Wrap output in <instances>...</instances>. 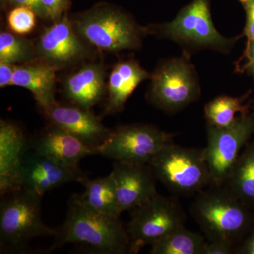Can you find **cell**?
<instances>
[{
	"mask_svg": "<svg viewBox=\"0 0 254 254\" xmlns=\"http://www.w3.org/2000/svg\"><path fill=\"white\" fill-rule=\"evenodd\" d=\"M119 218L87 208L73 195L66 220L57 230L55 247L72 244L87 253H128L129 237Z\"/></svg>",
	"mask_w": 254,
	"mask_h": 254,
	"instance_id": "6da1fadb",
	"label": "cell"
},
{
	"mask_svg": "<svg viewBox=\"0 0 254 254\" xmlns=\"http://www.w3.org/2000/svg\"><path fill=\"white\" fill-rule=\"evenodd\" d=\"M1 197L0 245L4 251L21 253L28 242L39 237L55 236L58 230L47 226L41 215L43 197L20 189Z\"/></svg>",
	"mask_w": 254,
	"mask_h": 254,
	"instance_id": "7a4b0ae2",
	"label": "cell"
},
{
	"mask_svg": "<svg viewBox=\"0 0 254 254\" xmlns=\"http://www.w3.org/2000/svg\"><path fill=\"white\" fill-rule=\"evenodd\" d=\"M71 22L81 38L108 52L136 49L148 33L126 13L105 4L78 15Z\"/></svg>",
	"mask_w": 254,
	"mask_h": 254,
	"instance_id": "3957f363",
	"label": "cell"
},
{
	"mask_svg": "<svg viewBox=\"0 0 254 254\" xmlns=\"http://www.w3.org/2000/svg\"><path fill=\"white\" fill-rule=\"evenodd\" d=\"M148 165L155 178L180 194H193L211 184L203 149L184 148L171 143L162 148Z\"/></svg>",
	"mask_w": 254,
	"mask_h": 254,
	"instance_id": "277c9868",
	"label": "cell"
},
{
	"mask_svg": "<svg viewBox=\"0 0 254 254\" xmlns=\"http://www.w3.org/2000/svg\"><path fill=\"white\" fill-rule=\"evenodd\" d=\"M239 200L227 190L200 192L190 211L209 241L233 245L247 223V212Z\"/></svg>",
	"mask_w": 254,
	"mask_h": 254,
	"instance_id": "5b68a950",
	"label": "cell"
},
{
	"mask_svg": "<svg viewBox=\"0 0 254 254\" xmlns=\"http://www.w3.org/2000/svg\"><path fill=\"white\" fill-rule=\"evenodd\" d=\"M148 33L190 46L226 53L235 40L225 38L214 26L208 0H193L171 22L148 27Z\"/></svg>",
	"mask_w": 254,
	"mask_h": 254,
	"instance_id": "8992f818",
	"label": "cell"
},
{
	"mask_svg": "<svg viewBox=\"0 0 254 254\" xmlns=\"http://www.w3.org/2000/svg\"><path fill=\"white\" fill-rule=\"evenodd\" d=\"M173 137L152 125H125L111 131L95 153L119 163L145 165L162 148L173 143Z\"/></svg>",
	"mask_w": 254,
	"mask_h": 254,
	"instance_id": "52a82bcc",
	"label": "cell"
},
{
	"mask_svg": "<svg viewBox=\"0 0 254 254\" xmlns=\"http://www.w3.org/2000/svg\"><path fill=\"white\" fill-rule=\"evenodd\" d=\"M185 215L174 200L156 194L133 209L127 230L129 237L128 253L136 254L185 226Z\"/></svg>",
	"mask_w": 254,
	"mask_h": 254,
	"instance_id": "ba28073f",
	"label": "cell"
},
{
	"mask_svg": "<svg viewBox=\"0 0 254 254\" xmlns=\"http://www.w3.org/2000/svg\"><path fill=\"white\" fill-rule=\"evenodd\" d=\"M150 79L149 99L165 111L182 109L199 97L200 87L195 69L185 58L161 64Z\"/></svg>",
	"mask_w": 254,
	"mask_h": 254,
	"instance_id": "9c48e42d",
	"label": "cell"
},
{
	"mask_svg": "<svg viewBox=\"0 0 254 254\" xmlns=\"http://www.w3.org/2000/svg\"><path fill=\"white\" fill-rule=\"evenodd\" d=\"M254 121L242 115L231 126L207 127V145L203 155L211 177V184L220 187L226 183L244 145L254 131Z\"/></svg>",
	"mask_w": 254,
	"mask_h": 254,
	"instance_id": "30bf717a",
	"label": "cell"
},
{
	"mask_svg": "<svg viewBox=\"0 0 254 254\" xmlns=\"http://www.w3.org/2000/svg\"><path fill=\"white\" fill-rule=\"evenodd\" d=\"M78 167L60 165L29 148L23 157L21 173L23 190L43 197L46 192L86 175Z\"/></svg>",
	"mask_w": 254,
	"mask_h": 254,
	"instance_id": "8fae6325",
	"label": "cell"
},
{
	"mask_svg": "<svg viewBox=\"0 0 254 254\" xmlns=\"http://www.w3.org/2000/svg\"><path fill=\"white\" fill-rule=\"evenodd\" d=\"M36 53L42 61L58 68L81 60L87 49L66 13L41 33Z\"/></svg>",
	"mask_w": 254,
	"mask_h": 254,
	"instance_id": "7c38bea8",
	"label": "cell"
},
{
	"mask_svg": "<svg viewBox=\"0 0 254 254\" xmlns=\"http://www.w3.org/2000/svg\"><path fill=\"white\" fill-rule=\"evenodd\" d=\"M115 182L119 213L137 208L158 194L155 175L148 164L115 162L111 173Z\"/></svg>",
	"mask_w": 254,
	"mask_h": 254,
	"instance_id": "4fadbf2b",
	"label": "cell"
},
{
	"mask_svg": "<svg viewBox=\"0 0 254 254\" xmlns=\"http://www.w3.org/2000/svg\"><path fill=\"white\" fill-rule=\"evenodd\" d=\"M43 110L50 123L68 132L95 150L111 133L91 110L77 105H61L56 102Z\"/></svg>",
	"mask_w": 254,
	"mask_h": 254,
	"instance_id": "5bb4252c",
	"label": "cell"
},
{
	"mask_svg": "<svg viewBox=\"0 0 254 254\" xmlns=\"http://www.w3.org/2000/svg\"><path fill=\"white\" fill-rule=\"evenodd\" d=\"M30 142L20 127L11 122H0V194L20 190L23 157Z\"/></svg>",
	"mask_w": 254,
	"mask_h": 254,
	"instance_id": "9a60e30c",
	"label": "cell"
},
{
	"mask_svg": "<svg viewBox=\"0 0 254 254\" xmlns=\"http://www.w3.org/2000/svg\"><path fill=\"white\" fill-rule=\"evenodd\" d=\"M30 145L38 154L65 166L78 167L81 159L96 155L95 148L51 123L30 142Z\"/></svg>",
	"mask_w": 254,
	"mask_h": 254,
	"instance_id": "2e32d148",
	"label": "cell"
},
{
	"mask_svg": "<svg viewBox=\"0 0 254 254\" xmlns=\"http://www.w3.org/2000/svg\"><path fill=\"white\" fill-rule=\"evenodd\" d=\"M151 77L135 60H123L114 66L107 86L106 104L104 115L122 111L127 100L140 83Z\"/></svg>",
	"mask_w": 254,
	"mask_h": 254,
	"instance_id": "e0dca14e",
	"label": "cell"
},
{
	"mask_svg": "<svg viewBox=\"0 0 254 254\" xmlns=\"http://www.w3.org/2000/svg\"><path fill=\"white\" fill-rule=\"evenodd\" d=\"M64 89L66 97L75 105L91 110L104 96L105 71L103 65L91 63L66 78Z\"/></svg>",
	"mask_w": 254,
	"mask_h": 254,
	"instance_id": "ac0fdd59",
	"label": "cell"
},
{
	"mask_svg": "<svg viewBox=\"0 0 254 254\" xmlns=\"http://www.w3.org/2000/svg\"><path fill=\"white\" fill-rule=\"evenodd\" d=\"M56 69L55 66L43 61L16 66L12 86L21 87L31 91L38 105L42 109H46L56 103Z\"/></svg>",
	"mask_w": 254,
	"mask_h": 254,
	"instance_id": "d6986e66",
	"label": "cell"
},
{
	"mask_svg": "<svg viewBox=\"0 0 254 254\" xmlns=\"http://www.w3.org/2000/svg\"><path fill=\"white\" fill-rule=\"evenodd\" d=\"M77 182L85 188L83 193L74 195L81 204L98 213L120 218L115 182L111 174L93 180L86 175Z\"/></svg>",
	"mask_w": 254,
	"mask_h": 254,
	"instance_id": "ffe728a7",
	"label": "cell"
},
{
	"mask_svg": "<svg viewBox=\"0 0 254 254\" xmlns=\"http://www.w3.org/2000/svg\"><path fill=\"white\" fill-rule=\"evenodd\" d=\"M205 242L200 234L183 226L152 245L150 254H202Z\"/></svg>",
	"mask_w": 254,
	"mask_h": 254,
	"instance_id": "44dd1931",
	"label": "cell"
},
{
	"mask_svg": "<svg viewBox=\"0 0 254 254\" xmlns=\"http://www.w3.org/2000/svg\"><path fill=\"white\" fill-rule=\"evenodd\" d=\"M226 183L238 199H254V149L240 156Z\"/></svg>",
	"mask_w": 254,
	"mask_h": 254,
	"instance_id": "7402d4cb",
	"label": "cell"
},
{
	"mask_svg": "<svg viewBox=\"0 0 254 254\" xmlns=\"http://www.w3.org/2000/svg\"><path fill=\"white\" fill-rule=\"evenodd\" d=\"M245 109L242 98L222 95L209 102L205 107V114L209 125L225 128L231 126L239 117L237 114Z\"/></svg>",
	"mask_w": 254,
	"mask_h": 254,
	"instance_id": "603a6c76",
	"label": "cell"
},
{
	"mask_svg": "<svg viewBox=\"0 0 254 254\" xmlns=\"http://www.w3.org/2000/svg\"><path fill=\"white\" fill-rule=\"evenodd\" d=\"M35 53L36 47L29 40L10 32L0 33V61L14 64L31 63Z\"/></svg>",
	"mask_w": 254,
	"mask_h": 254,
	"instance_id": "cb8c5ba5",
	"label": "cell"
},
{
	"mask_svg": "<svg viewBox=\"0 0 254 254\" xmlns=\"http://www.w3.org/2000/svg\"><path fill=\"white\" fill-rule=\"evenodd\" d=\"M36 14L24 6H15L9 11L7 23L14 33L22 36L33 31L36 26Z\"/></svg>",
	"mask_w": 254,
	"mask_h": 254,
	"instance_id": "d4e9b609",
	"label": "cell"
},
{
	"mask_svg": "<svg viewBox=\"0 0 254 254\" xmlns=\"http://www.w3.org/2000/svg\"><path fill=\"white\" fill-rule=\"evenodd\" d=\"M50 20L54 22L63 17L69 7V0H41Z\"/></svg>",
	"mask_w": 254,
	"mask_h": 254,
	"instance_id": "484cf974",
	"label": "cell"
},
{
	"mask_svg": "<svg viewBox=\"0 0 254 254\" xmlns=\"http://www.w3.org/2000/svg\"><path fill=\"white\" fill-rule=\"evenodd\" d=\"M11 6H24L32 10L36 16L43 19H50L49 15L41 0H13Z\"/></svg>",
	"mask_w": 254,
	"mask_h": 254,
	"instance_id": "4316f807",
	"label": "cell"
},
{
	"mask_svg": "<svg viewBox=\"0 0 254 254\" xmlns=\"http://www.w3.org/2000/svg\"><path fill=\"white\" fill-rule=\"evenodd\" d=\"M232 244L222 241H209L205 242L202 254H230Z\"/></svg>",
	"mask_w": 254,
	"mask_h": 254,
	"instance_id": "83f0119b",
	"label": "cell"
},
{
	"mask_svg": "<svg viewBox=\"0 0 254 254\" xmlns=\"http://www.w3.org/2000/svg\"><path fill=\"white\" fill-rule=\"evenodd\" d=\"M16 65L0 61V88L12 86L13 78Z\"/></svg>",
	"mask_w": 254,
	"mask_h": 254,
	"instance_id": "f1b7e54d",
	"label": "cell"
},
{
	"mask_svg": "<svg viewBox=\"0 0 254 254\" xmlns=\"http://www.w3.org/2000/svg\"><path fill=\"white\" fill-rule=\"evenodd\" d=\"M243 5L247 13L245 34L249 41H254V0H249Z\"/></svg>",
	"mask_w": 254,
	"mask_h": 254,
	"instance_id": "f546056e",
	"label": "cell"
},
{
	"mask_svg": "<svg viewBox=\"0 0 254 254\" xmlns=\"http://www.w3.org/2000/svg\"><path fill=\"white\" fill-rule=\"evenodd\" d=\"M247 56L250 60L249 65L251 68L254 66V41H249L247 49Z\"/></svg>",
	"mask_w": 254,
	"mask_h": 254,
	"instance_id": "4dcf8cb0",
	"label": "cell"
},
{
	"mask_svg": "<svg viewBox=\"0 0 254 254\" xmlns=\"http://www.w3.org/2000/svg\"><path fill=\"white\" fill-rule=\"evenodd\" d=\"M245 253L254 254V235L252 237L248 243L245 246Z\"/></svg>",
	"mask_w": 254,
	"mask_h": 254,
	"instance_id": "1f68e13d",
	"label": "cell"
},
{
	"mask_svg": "<svg viewBox=\"0 0 254 254\" xmlns=\"http://www.w3.org/2000/svg\"><path fill=\"white\" fill-rule=\"evenodd\" d=\"M13 0H0L1 6L2 8H6V6H11Z\"/></svg>",
	"mask_w": 254,
	"mask_h": 254,
	"instance_id": "d6a6232c",
	"label": "cell"
},
{
	"mask_svg": "<svg viewBox=\"0 0 254 254\" xmlns=\"http://www.w3.org/2000/svg\"><path fill=\"white\" fill-rule=\"evenodd\" d=\"M247 1H249V0H240V2L242 3V4H245Z\"/></svg>",
	"mask_w": 254,
	"mask_h": 254,
	"instance_id": "836d02e7",
	"label": "cell"
},
{
	"mask_svg": "<svg viewBox=\"0 0 254 254\" xmlns=\"http://www.w3.org/2000/svg\"><path fill=\"white\" fill-rule=\"evenodd\" d=\"M252 69H253L254 76V67H252Z\"/></svg>",
	"mask_w": 254,
	"mask_h": 254,
	"instance_id": "e575fe53",
	"label": "cell"
}]
</instances>
